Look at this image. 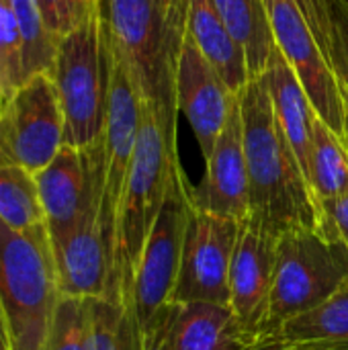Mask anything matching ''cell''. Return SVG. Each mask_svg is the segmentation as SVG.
<instances>
[{
  "instance_id": "cell-1",
  "label": "cell",
  "mask_w": 348,
  "mask_h": 350,
  "mask_svg": "<svg viewBox=\"0 0 348 350\" xmlns=\"http://www.w3.org/2000/svg\"><path fill=\"white\" fill-rule=\"evenodd\" d=\"M250 183V221L273 238L328 226L273 109L265 74L238 92Z\"/></svg>"
},
{
  "instance_id": "cell-2",
  "label": "cell",
  "mask_w": 348,
  "mask_h": 350,
  "mask_svg": "<svg viewBox=\"0 0 348 350\" xmlns=\"http://www.w3.org/2000/svg\"><path fill=\"white\" fill-rule=\"evenodd\" d=\"M176 96L142 98L139 131L129 164L119 215L107 299L133 308V281L148 234L180 168L176 152Z\"/></svg>"
},
{
  "instance_id": "cell-3",
  "label": "cell",
  "mask_w": 348,
  "mask_h": 350,
  "mask_svg": "<svg viewBox=\"0 0 348 350\" xmlns=\"http://www.w3.org/2000/svg\"><path fill=\"white\" fill-rule=\"evenodd\" d=\"M59 297L47 226L16 232L0 219V304L8 322L10 349L45 350Z\"/></svg>"
},
{
  "instance_id": "cell-4",
  "label": "cell",
  "mask_w": 348,
  "mask_h": 350,
  "mask_svg": "<svg viewBox=\"0 0 348 350\" xmlns=\"http://www.w3.org/2000/svg\"><path fill=\"white\" fill-rule=\"evenodd\" d=\"M347 281L348 246L330 226L281 236L277 240L269 324L263 336L320 308Z\"/></svg>"
},
{
  "instance_id": "cell-5",
  "label": "cell",
  "mask_w": 348,
  "mask_h": 350,
  "mask_svg": "<svg viewBox=\"0 0 348 350\" xmlns=\"http://www.w3.org/2000/svg\"><path fill=\"white\" fill-rule=\"evenodd\" d=\"M51 76L66 121L64 144L80 150L98 144L111 82V55L98 8L74 33L59 39Z\"/></svg>"
},
{
  "instance_id": "cell-6",
  "label": "cell",
  "mask_w": 348,
  "mask_h": 350,
  "mask_svg": "<svg viewBox=\"0 0 348 350\" xmlns=\"http://www.w3.org/2000/svg\"><path fill=\"white\" fill-rule=\"evenodd\" d=\"M98 12L109 51L125 66L142 98L176 96L180 43L168 33L158 0H98Z\"/></svg>"
},
{
  "instance_id": "cell-7",
  "label": "cell",
  "mask_w": 348,
  "mask_h": 350,
  "mask_svg": "<svg viewBox=\"0 0 348 350\" xmlns=\"http://www.w3.org/2000/svg\"><path fill=\"white\" fill-rule=\"evenodd\" d=\"M191 211V185L187 183L180 166L168 185L164 203L137 262L133 281V312L139 328H144L158 310L172 304Z\"/></svg>"
},
{
  "instance_id": "cell-8",
  "label": "cell",
  "mask_w": 348,
  "mask_h": 350,
  "mask_svg": "<svg viewBox=\"0 0 348 350\" xmlns=\"http://www.w3.org/2000/svg\"><path fill=\"white\" fill-rule=\"evenodd\" d=\"M66 121L51 74L29 76L0 111V158L31 174L62 150Z\"/></svg>"
},
{
  "instance_id": "cell-9",
  "label": "cell",
  "mask_w": 348,
  "mask_h": 350,
  "mask_svg": "<svg viewBox=\"0 0 348 350\" xmlns=\"http://www.w3.org/2000/svg\"><path fill=\"white\" fill-rule=\"evenodd\" d=\"M275 43L304 86L316 115L347 139V103L336 74L293 0H265Z\"/></svg>"
},
{
  "instance_id": "cell-10",
  "label": "cell",
  "mask_w": 348,
  "mask_h": 350,
  "mask_svg": "<svg viewBox=\"0 0 348 350\" xmlns=\"http://www.w3.org/2000/svg\"><path fill=\"white\" fill-rule=\"evenodd\" d=\"M139 117H142V94L133 84V78L129 76L125 66L115 55H111L109 103H107V121L103 131V201H101V221H103V234L111 258V273H113V258H115L117 215H119V205H121L129 164L133 158L135 142H137Z\"/></svg>"
},
{
  "instance_id": "cell-11",
  "label": "cell",
  "mask_w": 348,
  "mask_h": 350,
  "mask_svg": "<svg viewBox=\"0 0 348 350\" xmlns=\"http://www.w3.org/2000/svg\"><path fill=\"white\" fill-rule=\"evenodd\" d=\"M238 234V221L193 207L172 304L230 308V269Z\"/></svg>"
},
{
  "instance_id": "cell-12",
  "label": "cell",
  "mask_w": 348,
  "mask_h": 350,
  "mask_svg": "<svg viewBox=\"0 0 348 350\" xmlns=\"http://www.w3.org/2000/svg\"><path fill=\"white\" fill-rule=\"evenodd\" d=\"M178 111L187 117L193 135L207 160L228 121L234 94L219 72L207 62L193 37L185 31L174 72Z\"/></svg>"
},
{
  "instance_id": "cell-13",
  "label": "cell",
  "mask_w": 348,
  "mask_h": 350,
  "mask_svg": "<svg viewBox=\"0 0 348 350\" xmlns=\"http://www.w3.org/2000/svg\"><path fill=\"white\" fill-rule=\"evenodd\" d=\"M101 172L103 139L84 150L64 144L57 156L35 174L51 246L64 242L74 230Z\"/></svg>"
},
{
  "instance_id": "cell-14",
  "label": "cell",
  "mask_w": 348,
  "mask_h": 350,
  "mask_svg": "<svg viewBox=\"0 0 348 350\" xmlns=\"http://www.w3.org/2000/svg\"><path fill=\"white\" fill-rule=\"evenodd\" d=\"M103 172L94 180L78 224L53 248L59 291L68 297L92 299L109 295L111 258L101 221Z\"/></svg>"
},
{
  "instance_id": "cell-15",
  "label": "cell",
  "mask_w": 348,
  "mask_h": 350,
  "mask_svg": "<svg viewBox=\"0 0 348 350\" xmlns=\"http://www.w3.org/2000/svg\"><path fill=\"white\" fill-rule=\"evenodd\" d=\"M275 258L277 238L250 219L240 224L230 269V310L252 340H258L269 324Z\"/></svg>"
},
{
  "instance_id": "cell-16",
  "label": "cell",
  "mask_w": 348,
  "mask_h": 350,
  "mask_svg": "<svg viewBox=\"0 0 348 350\" xmlns=\"http://www.w3.org/2000/svg\"><path fill=\"white\" fill-rule=\"evenodd\" d=\"M195 209L244 224L250 219V183L244 154L242 113L238 94L234 96L228 121L219 133L211 156L205 160V174L191 187Z\"/></svg>"
},
{
  "instance_id": "cell-17",
  "label": "cell",
  "mask_w": 348,
  "mask_h": 350,
  "mask_svg": "<svg viewBox=\"0 0 348 350\" xmlns=\"http://www.w3.org/2000/svg\"><path fill=\"white\" fill-rule=\"evenodd\" d=\"M265 78L269 82L275 117L312 187V129L316 111L279 47L271 53Z\"/></svg>"
},
{
  "instance_id": "cell-18",
  "label": "cell",
  "mask_w": 348,
  "mask_h": 350,
  "mask_svg": "<svg viewBox=\"0 0 348 350\" xmlns=\"http://www.w3.org/2000/svg\"><path fill=\"white\" fill-rule=\"evenodd\" d=\"M252 342L228 306L174 304L172 350H248Z\"/></svg>"
},
{
  "instance_id": "cell-19",
  "label": "cell",
  "mask_w": 348,
  "mask_h": 350,
  "mask_svg": "<svg viewBox=\"0 0 348 350\" xmlns=\"http://www.w3.org/2000/svg\"><path fill=\"white\" fill-rule=\"evenodd\" d=\"M187 33L236 94L250 80L246 53L226 29L213 0H187Z\"/></svg>"
},
{
  "instance_id": "cell-20",
  "label": "cell",
  "mask_w": 348,
  "mask_h": 350,
  "mask_svg": "<svg viewBox=\"0 0 348 350\" xmlns=\"http://www.w3.org/2000/svg\"><path fill=\"white\" fill-rule=\"evenodd\" d=\"M226 29L246 53L248 74H265L275 51V33L265 0H213Z\"/></svg>"
},
{
  "instance_id": "cell-21",
  "label": "cell",
  "mask_w": 348,
  "mask_h": 350,
  "mask_svg": "<svg viewBox=\"0 0 348 350\" xmlns=\"http://www.w3.org/2000/svg\"><path fill=\"white\" fill-rule=\"evenodd\" d=\"M312 191L318 203L348 195V146L318 115L312 129Z\"/></svg>"
},
{
  "instance_id": "cell-22",
  "label": "cell",
  "mask_w": 348,
  "mask_h": 350,
  "mask_svg": "<svg viewBox=\"0 0 348 350\" xmlns=\"http://www.w3.org/2000/svg\"><path fill=\"white\" fill-rule=\"evenodd\" d=\"M263 338L289 342H348V281L326 304L285 322Z\"/></svg>"
},
{
  "instance_id": "cell-23",
  "label": "cell",
  "mask_w": 348,
  "mask_h": 350,
  "mask_svg": "<svg viewBox=\"0 0 348 350\" xmlns=\"http://www.w3.org/2000/svg\"><path fill=\"white\" fill-rule=\"evenodd\" d=\"M0 219L16 230L45 224L35 174L0 158Z\"/></svg>"
},
{
  "instance_id": "cell-24",
  "label": "cell",
  "mask_w": 348,
  "mask_h": 350,
  "mask_svg": "<svg viewBox=\"0 0 348 350\" xmlns=\"http://www.w3.org/2000/svg\"><path fill=\"white\" fill-rule=\"evenodd\" d=\"M92 350H142V328L133 308L107 297L88 299Z\"/></svg>"
},
{
  "instance_id": "cell-25",
  "label": "cell",
  "mask_w": 348,
  "mask_h": 350,
  "mask_svg": "<svg viewBox=\"0 0 348 350\" xmlns=\"http://www.w3.org/2000/svg\"><path fill=\"white\" fill-rule=\"evenodd\" d=\"M23 39L25 80L35 74H53L59 39L47 29L35 0H8Z\"/></svg>"
},
{
  "instance_id": "cell-26",
  "label": "cell",
  "mask_w": 348,
  "mask_h": 350,
  "mask_svg": "<svg viewBox=\"0 0 348 350\" xmlns=\"http://www.w3.org/2000/svg\"><path fill=\"white\" fill-rule=\"evenodd\" d=\"M45 350H92L88 299L62 295L53 314Z\"/></svg>"
},
{
  "instance_id": "cell-27",
  "label": "cell",
  "mask_w": 348,
  "mask_h": 350,
  "mask_svg": "<svg viewBox=\"0 0 348 350\" xmlns=\"http://www.w3.org/2000/svg\"><path fill=\"white\" fill-rule=\"evenodd\" d=\"M25 82L23 39L8 0H0V103Z\"/></svg>"
},
{
  "instance_id": "cell-28",
  "label": "cell",
  "mask_w": 348,
  "mask_h": 350,
  "mask_svg": "<svg viewBox=\"0 0 348 350\" xmlns=\"http://www.w3.org/2000/svg\"><path fill=\"white\" fill-rule=\"evenodd\" d=\"M35 2L41 10L47 29L57 39L74 33L98 8V0H35Z\"/></svg>"
},
{
  "instance_id": "cell-29",
  "label": "cell",
  "mask_w": 348,
  "mask_h": 350,
  "mask_svg": "<svg viewBox=\"0 0 348 350\" xmlns=\"http://www.w3.org/2000/svg\"><path fill=\"white\" fill-rule=\"evenodd\" d=\"M332 12V45H330V66L336 74L343 98L348 109V2L330 0Z\"/></svg>"
},
{
  "instance_id": "cell-30",
  "label": "cell",
  "mask_w": 348,
  "mask_h": 350,
  "mask_svg": "<svg viewBox=\"0 0 348 350\" xmlns=\"http://www.w3.org/2000/svg\"><path fill=\"white\" fill-rule=\"evenodd\" d=\"M304 14L306 23L310 25L318 45L326 53L330 62V45H332V12L330 0H293Z\"/></svg>"
},
{
  "instance_id": "cell-31",
  "label": "cell",
  "mask_w": 348,
  "mask_h": 350,
  "mask_svg": "<svg viewBox=\"0 0 348 350\" xmlns=\"http://www.w3.org/2000/svg\"><path fill=\"white\" fill-rule=\"evenodd\" d=\"M172 320L174 304L158 310L142 328V350H172Z\"/></svg>"
},
{
  "instance_id": "cell-32",
  "label": "cell",
  "mask_w": 348,
  "mask_h": 350,
  "mask_svg": "<svg viewBox=\"0 0 348 350\" xmlns=\"http://www.w3.org/2000/svg\"><path fill=\"white\" fill-rule=\"evenodd\" d=\"M158 6L162 10L168 33L176 43H180L187 31V0H158Z\"/></svg>"
},
{
  "instance_id": "cell-33",
  "label": "cell",
  "mask_w": 348,
  "mask_h": 350,
  "mask_svg": "<svg viewBox=\"0 0 348 350\" xmlns=\"http://www.w3.org/2000/svg\"><path fill=\"white\" fill-rule=\"evenodd\" d=\"M328 226L347 242L348 246V195L320 203Z\"/></svg>"
},
{
  "instance_id": "cell-34",
  "label": "cell",
  "mask_w": 348,
  "mask_h": 350,
  "mask_svg": "<svg viewBox=\"0 0 348 350\" xmlns=\"http://www.w3.org/2000/svg\"><path fill=\"white\" fill-rule=\"evenodd\" d=\"M0 350H12L10 349L8 322H6V314H4V308H2V304H0Z\"/></svg>"
},
{
  "instance_id": "cell-35",
  "label": "cell",
  "mask_w": 348,
  "mask_h": 350,
  "mask_svg": "<svg viewBox=\"0 0 348 350\" xmlns=\"http://www.w3.org/2000/svg\"><path fill=\"white\" fill-rule=\"evenodd\" d=\"M248 350H287L281 342L273 340V338H258L252 342V347Z\"/></svg>"
},
{
  "instance_id": "cell-36",
  "label": "cell",
  "mask_w": 348,
  "mask_h": 350,
  "mask_svg": "<svg viewBox=\"0 0 348 350\" xmlns=\"http://www.w3.org/2000/svg\"><path fill=\"white\" fill-rule=\"evenodd\" d=\"M347 146H348V113H347Z\"/></svg>"
},
{
  "instance_id": "cell-37",
  "label": "cell",
  "mask_w": 348,
  "mask_h": 350,
  "mask_svg": "<svg viewBox=\"0 0 348 350\" xmlns=\"http://www.w3.org/2000/svg\"><path fill=\"white\" fill-rule=\"evenodd\" d=\"M0 111H2V103H0Z\"/></svg>"
},
{
  "instance_id": "cell-38",
  "label": "cell",
  "mask_w": 348,
  "mask_h": 350,
  "mask_svg": "<svg viewBox=\"0 0 348 350\" xmlns=\"http://www.w3.org/2000/svg\"><path fill=\"white\" fill-rule=\"evenodd\" d=\"M347 2H348V0H347Z\"/></svg>"
}]
</instances>
